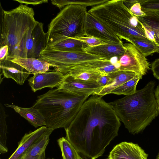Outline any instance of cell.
<instances>
[{
    "label": "cell",
    "mask_w": 159,
    "mask_h": 159,
    "mask_svg": "<svg viewBox=\"0 0 159 159\" xmlns=\"http://www.w3.org/2000/svg\"><path fill=\"white\" fill-rule=\"evenodd\" d=\"M0 62L7 59L8 55L9 47L7 45L0 47Z\"/></svg>",
    "instance_id": "cell-34"
},
{
    "label": "cell",
    "mask_w": 159,
    "mask_h": 159,
    "mask_svg": "<svg viewBox=\"0 0 159 159\" xmlns=\"http://www.w3.org/2000/svg\"><path fill=\"white\" fill-rule=\"evenodd\" d=\"M74 39L82 41L88 46L92 47L107 44L99 39L90 36H85Z\"/></svg>",
    "instance_id": "cell-30"
},
{
    "label": "cell",
    "mask_w": 159,
    "mask_h": 159,
    "mask_svg": "<svg viewBox=\"0 0 159 159\" xmlns=\"http://www.w3.org/2000/svg\"><path fill=\"white\" fill-rule=\"evenodd\" d=\"M123 45L125 53L118 60L120 70L132 71L143 76L146 75L151 67L147 59L132 43H125Z\"/></svg>",
    "instance_id": "cell-8"
},
{
    "label": "cell",
    "mask_w": 159,
    "mask_h": 159,
    "mask_svg": "<svg viewBox=\"0 0 159 159\" xmlns=\"http://www.w3.org/2000/svg\"><path fill=\"white\" fill-rule=\"evenodd\" d=\"M53 129L49 128L47 132L33 143L19 159H45V150Z\"/></svg>",
    "instance_id": "cell-18"
},
{
    "label": "cell",
    "mask_w": 159,
    "mask_h": 159,
    "mask_svg": "<svg viewBox=\"0 0 159 159\" xmlns=\"http://www.w3.org/2000/svg\"><path fill=\"white\" fill-rule=\"evenodd\" d=\"M48 33H45L43 24L37 21L24 46L23 58L39 59L40 52L47 47Z\"/></svg>",
    "instance_id": "cell-10"
},
{
    "label": "cell",
    "mask_w": 159,
    "mask_h": 159,
    "mask_svg": "<svg viewBox=\"0 0 159 159\" xmlns=\"http://www.w3.org/2000/svg\"><path fill=\"white\" fill-rule=\"evenodd\" d=\"M94 95L65 129L66 138L85 159H96L118 135L120 121L108 103Z\"/></svg>",
    "instance_id": "cell-1"
},
{
    "label": "cell",
    "mask_w": 159,
    "mask_h": 159,
    "mask_svg": "<svg viewBox=\"0 0 159 159\" xmlns=\"http://www.w3.org/2000/svg\"><path fill=\"white\" fill-rule=\"evenodd\" d=\"M4 105L13 109L35 128L46 125L43 116L38 109L33 106L30 108H24L13 104H5Z\"/></svg>",
    "instance_id": "cell-20"
},
{
    "label": "cell",
    "mask_w": 159,
    "mask_h": 159,
    "mask_svg": "<svg viewBox=\"0 0 159 159\" xmlns=\"http://www.w3.org/2000/svg\"><path fill=\"white\" fill-rule=\"evenodd\" d=\"M129 10L132 14L137 17H143L146 15V13L142 10L141 5L139 2L134 4Z\"/></svg>",
    "instance_id": "cell-31"
},
{
    "label": "cell",
    "mask_w": 159,
    "mask_h": 159,
    "mask_svg": "<svg viewBox=\"0 0 159 159\" xmlns=\"http://www.w3.org/2000/svg\"><path fill=\"white\" fill-rule=\"evenodd\" d=\"M87 46L82 41L57 33H52L48 35L47 47L62 51L85 52L84 48Z\"/></svg>",
    "instance_id": "cell-12"
},
{
    "label": "cell",
    "mask_w": 159,
    "mask_h": 159,
    "mask_svg": "<svg viewBox=\"0 0 159 159\" xmlns=\"http://www.w3.org/2000/svg\"><path fill=\"white\" fill-rule=\"evenodd\" d=\"M11 61L20 65L33 75L48 71L50 67H52L47 62L34 58H16Z\"/></svg>",
    "instance_id": "cell-21"
},
{
    "label": "cell",
    "mask_w": 159,
    "mask_h": 159,
    "mask_svg": "<svg viewBox=\"0 0 159 159\" xmlns=\"http://www.w3.org/2000/svg\"><path fill=\"white\" fill-rule=\"evenodd\" d=\"M123 44H106L92 47L88 46L84 50L90 54L110 60L114 57L119 58L124 54L125 49Z\"/></svg>",
    "instance_id": "cell-16"
},
{
    "label": "cell",
    "mask_w": 159,
    "mask_h": 159,
    "mask_svg": "<svg viewBox=\"0 0 159 159\" xmlns=\"http://www.w3.org/2000/svg\"><path fill=\"white\" fill-rule=\"evenodd\" d=\"M14 1L18 2L20 4H25L27 5L28 4H31L33 5H36L43 3H47L48 0H13Z\"/></svg>",
    "instance_id": "cell-33"
},
{
    "label": "cell",
    "mask_w": 159,
    "mask_h": 159,
    "mask_svg": "<svg viewBox=\"0 0 159 159\" xmlns=\"http://www.w3.org/2000/svg\"><path fill=\"white\" fill-rule=\"evenodd\" d=\"M110 80V78L108 75H103L100 77L97 82L103 88L109 83Z\"/></svg>",
    "instance_id": "cell-35"
},
{
    "label": "cell",
    "mask_w": 159,
    "mask_h": 159,
    "mask_svg": "<svg viewBox=\"0 0 159 159\" xmlns=\"http://www.w3.org/2000/svg\"><path fill=\"white\" fill-rule=\"evenodd\" d=\"M34 15L33 9L26 5L5 11L0 4V47L8 46L7 59L23 58L25 42L38 21Z\"/></svg>",
    "instance_id": "cell-4"
},
{
    "label": "cell",
    "mask_w": 159,
    "mask_h": 159,
    "mask_svg": "<svg viewBox=\"0 0 159 159\" xmlns=\"http://www.w3.org/2000/svg\"><path fill=\"white\" fill-rule=\"evenodd\" d=\"M125 40L134 45L145 57L159 52V46L148 39L130 38Z\"/></svg>",
    "instance_id": "cell-23"
},
{
    "label": "cell",
    "mask_w": 159,
    "mask_h": 159,
    "mask_svg": "<svg viewBox=\"0 0 159 159\" xmlns=\"http://www.w3.org/2000/svg\"><path fill=\"white\" fill-rule=\"evenodd\" d=\"M151 69L154 76L159 80V58L155 60L151 64Z\"/></svg>",
    "instance_id": "cell-32"
},
{
    "label": "cell",
    "mask_w": 159,
    "mask_h": 159,
    "mask_svg": "<svg viewBox=\"0 0 159 159\" xmlns=\"http://www.w3.org/2000/svg\"><path fill=\"white\" fill-rule=\"evenodd\" d=\"M148 156L137 144L123 142L114 147L107 159H147Z\"/></svg>",
    "instance_id": "cell-14"
},
{
    "label": "cell",
    "mask_w": 159,
    "mask_h": 159,
    "mask_svg": "<svg viewBox=\"0 0 159 159\" xmlns=\"http://www.w3.org/2000/svg\"><path fill=\"white\" fill-rule=\"evenodd\" d=\"M61 85L57 88L76 93L97 95L102 89L96 81H86L75 78L70 75H64Z\"/></svg>",
    "instance_id": "cell-11"
},
{
    "label": "cell",
    "mask_w": 159,
    "mask_h": 159,
    "mask_svg": "<svg viewBox=\"0 0 159 159\" xmlns=\"http://www.w3.org/2000/svg\"><path fill=\"white\" fill-rule=\"evenodd\" d=\"M57 142L61 151L62 159H83L66 137L60 138Z\"/></svg>",
    "instance_id": "cell-24"
},
{
    "label": "cell",
    "mask_w": 159,
    "mask_h": 159,
    "mask_svg": "<svg viewBox=\"0 0 159 159\" xmlns=\"http://www.w3.org/2000/svg\"><path fill=\"white\" fill-rule=\"evenodd\" d=\"M89 96L71 93L57 88L39 95L33 106L44 118L47 127L67 128Z\"/></svg>",
    "instance_id": "cell-3"
},
{
    "label": "cell",
    "mask_w": 159,
    "mask_h": 159,
    "mask_svg": "<svg viewBox=\"0 0 159 159\" xmlns=\"http://www.w3.org/2000/svg\"><path fill=\"white\" fill-rule=\"evenodd\" d=\"M154 93L158 104V109L159 113V83L155 90Z\"/></svg>",
    "instance_id": "cell-37"
},
{
    "label": "cell",
    "mask_w": 159,
    "mask_h": 159,
    "mask_svg": "<svg viewBox=\"0 0 159 159\" xmlns=\"http://www.w3.org/2000/svg\"><path fill=\"white\" fill-rule=\"evenodd\" d=\"M87 12L84 6H66L49 24L48 35L55 33L73 38L85 36V24Z\"/></svg>",
    "instance_id": "cell-6"
},
{
    "label": "cell",
    "mask_w": 159,
    "mask_h": 159,
    "mask_svg": "<svg viewBox=\"0 0 159 159\" xmlns=\"http://www.w3.org/2000/svg\"><path fill=\"white\" fill-rule=\"evenodd\" d=\"M64 76L58 71H47L34 75L28 81L32 90L35 92L46 87L52 89L58 87L61 84Z\"/></svg>",
    "instance_id": "cell-13"
},
{
    "label": "cell",
    "mask_w": 159,
    "mask_h": 159,
    "mask_svg": "<svg viewBox=\"0 0 159 159\" xmlns=\"http://www.w3.org/2000/svg\"><path fill=\"white\" fill-rule=\"evenodd\" d=\"M48 128L43 126L37 129L25 133L18 143L17 148L8 159H19L34 142L42 136Z\"/></svg>",
    "instance_id": "cell-17"
},
{
    "label": "cell",
    "mask_w": 159,
    "mask_h": 159,
    "mask_svg": "<svg viewBox=\"0 0 159 159\" xmlns=\"http://www.w3.org/2000/svg\"><path fill=\"white\" fill-rule=\"evenodd\" d=\"M156 159H159V152L158 153Z\"/></svg>",
    "instance_id": "cell-38"
},
{
    "label": "cell",
    "mask_w": 159,
    "mask_h": 159,
    "mask_svg": "<svg viewBox=\"0 0 159 159\" xmlns=\"http://www.w3.org/2000/svg\"><path fill=\"white\" fill-rule=\"evenodd\" d=\"M155 86L151 81L134 93L108 103L132 134L142 132L159 114Z\"/></svg>",
    "instance_id": "cell-2"
},
{
    "label": "cell",
    "mask_w": 159,
    "mask_h": 159,
    "mask_svg": "<svg viewBox=\"0 0 159 159\" xmlns=\"http://www.w3.org/2000/svg\"><path fill=\"white\" fill-rule=\"evenodd\" d=\"M0 76L11 78L20 85L23 84L30 74L19 64L6 59L0 62Z\"/></svg>",
    "instance_id": "cell-15"
},
{
    "label": "cell",
    "mask_w": 159,
    "mask_h": 159,
    "mask_svg": "<svg viewBox=\"0 0 159 159\" xmlns=\"http://www.w3.org/2000/svg\"><path fill=\"white\" fill-rule=\"evenodd\" d=\"M138 74L131 71L117 70L108 75L110 78L109 83L102 88L98 95L103 96L113 89L134 78Z\"/></svg>",
    "instance_id": "cell-19"
},
{
    "label": "cell",
    "mask_w": 159,
    "mask_h": 159,
    "mask_svg": "<svg viewBox=\"0 0 159 159\" xmlns=\"http://www.w3.org/2000/svg\"><path fill=\"white\" fill-rule=\"evenodd\" d=\"M107 1L108 0H51V2L52 4L57 7L61 10L66 6L70 5H80L86 7L90 6L93 7L103 3Z\"/></svg>",
    "instance_id": "cell-27"
},
{
    "label": "cell",
    "mask_w": 159,
    "mask_h": 159,
    "mask_svg": "<svg viewBox=\"0 0 159 159\" xmlns=\"http://www.w3.org/2000/svg\"><path fill=\"white\" fill-rule=\"evenodd\" d=\"M143 75L138 74L134 78L112 90L109 94L125 96L132 94L136 91L137 84Z\"/></svg>",
    "instance_id": "cell-25"
},
{
    "label": "cell",
    "mask_w": 159,
    "mask_h": 159,
    "mask_svg": "<svg viewBox=\"0 0 159 159\" xmlns=\"http://www.w3.org/2000/svg\"><path fill=\"white\" fill-rule=\"evenodd\" d=\"M4 107L0 103V153L3 154L8 152L6 145L7 128L6 122L7 116Z\"/></svg>",
    "instance_id": "cell-26"
},
{
    "label": "cell",
    "mask_w": 159,
    "mask_h": 159,
    "mask_svg": "<svg viewBox=\"0 0 159 159\" xmlns=\"http://www.w3.org/2000/svg\"><path fill=\"white\" fill-rule=\"evenodd\" d=\"M47 159H55L52 158H48Z\"/></svg>",
    "instance_id": "cell-39"
},
{
    "label": "cell",
    "mask_w": 159,
    "mask_h": 159,
    "mask_svg": "<svg viewBox=\"0 0 159 159\" xmlns=\"http://www.w3.org/2000/svg\"><path fill=\"white\" fill-rule=\"evenodd\" d=\"M88 12L111 30L121 39H148L141 22L124 4L123 0H108Z\"/></svg>",
    "instance_id": "cell-5"
},
{
    "label": "cell",
    "mask_w": 159,
    "mask_h": 159,
    "mask_svg": "<svg viewBox=\"0 0 159 159\" xmlns=\"http://www.w3.org/2000/svg\"><path fill=\"white\" fill-rule=\"evenodd\" d=\"M143 17H137L148 24L154 31L155 36L156 43L159 46V15L152 13H146Z\"/></svg>",
    "instance_id": "cell-28"
},
{
    "label": "cell",
    "mask_w": 159,
    "mask_h": 159,
    "mask_svg": "<svg viewBox=\"0 0 159 159\" xmlns=\"http://www.w3.org/2000/svg\"><path fill=\"white\" fill-rule=\"evenodd\" d=\"M85 36L96 38L107 44L123 43L113 32L88 11L85 21Z\"/></svg>",
    "instance_id": "cell-9"
},
{
    "label": "cell",
    "mask_w": 159,
    "mask_h": 159,
    "mask_svg": "<svg viewBox=\"0 0 159 159\" xmlns=\"http://www.w3.org/2000/svg\"><path fill=\"white\" fill-rule=\"evenodd\" d=\"M63 74L64 75L70 74L77 79L96 81L101 75H105L97 70L75 66L66 69Z\"/></svg>",
    "instance_id": "cell-22"
},
{
    "label": "cell",
    "mask_w": 159,
    "mask_h": 159,
    "mask_svg": "<svg viewBox=\"0 0 159 159\" xmlns=\"http://www.w3.org/2000/svg\"><path fill=\"white\" fill-rule=\"evenodd\" d=\"M102 58L86 52L62 51L47 47L40 52L39 59L47 62L55 71L62 73L75 65Z\"/></svg>",
    "instance_id": "cell-7"
},
{
    "label": "cell",
    "mask_w": 159,
    "mask_h": 159,
    "mask_svg": "<svg viewBox=\"0 0 159 159\" xmlns=\"http://www.w3.org/2000/svg\"><path fill=\"white\" fill-rule=\"evenodd\" d=\"M142 10L145 13L159 15V0H139Z\"/></svg>",
    "instance_id": "cell-29"
},
{
    "label": "cell",
    "mask_w": 159,
    "mask_h": 159,
    "mask_svg": "<svg viewBox=\"0 0 159 159\" xmlns=\"http://www.w3.org/2000/svg\"><path fill=\"white\" fill-rule=\"evenodd\" d=\"M123 3L129 9L135 3L139 2V0H123Z\"/></svg>",
    "instance_id": "cell-36"
}]
</instances>
